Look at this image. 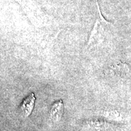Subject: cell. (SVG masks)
I'll use <instances>...</instances> for the list:
<instances>
[{
  "mask_svg": "<svg viewBox=\"0 0 131 131\" xmlns=\"http://www.w3.org/2000/svg\"><path fill=\"white\" fill-rule=\"evenodd\" d=\"M96 3L98 8L97 17H96V22L94 24V28L92 30L91 34L90 35L88 46L92 45H95L105 38L107 31L110 29V26H112V24L111 23L106 21L103 18L100 9L99 5H98L96 0Z\"/></svg>",
  "mask_w": 131,
  "mask_h": 131,
  "instance_id": "cell-1",
  "label": "cell"
},
{
  "mask_svg": "<svg viewBox=\"0 0 131 131\" xmlns=\"http://www.w3.org/2000/svg\"><path fill=\"white\" fill-rule=\"evenodd\" d=\"M36 98L34 93H31L23 101L19 106L18 112L22 117H27L34 109Z\"/></svg>",
  "mask_w": 131,
  "mask_h": 131,
  "instance_id": "cell-2",
  "label": "cell"
},
{
  "mask_svg": "<svg viewBox=\"0 0 131 131\" xmlns=\"http://www.w3.org/2000/svg\"><path fill=\"white\" fill-rule=\"evenodd\" d=\"M63 110V104L61 100L54 103L50 110V114L52 118L55 120L61 118Z\"/></svg>",
  "mask_w": 131,
  "mask_h": 131,
  "instance_id": "cell-3",
  "label": "cell"
}]
</instances>
